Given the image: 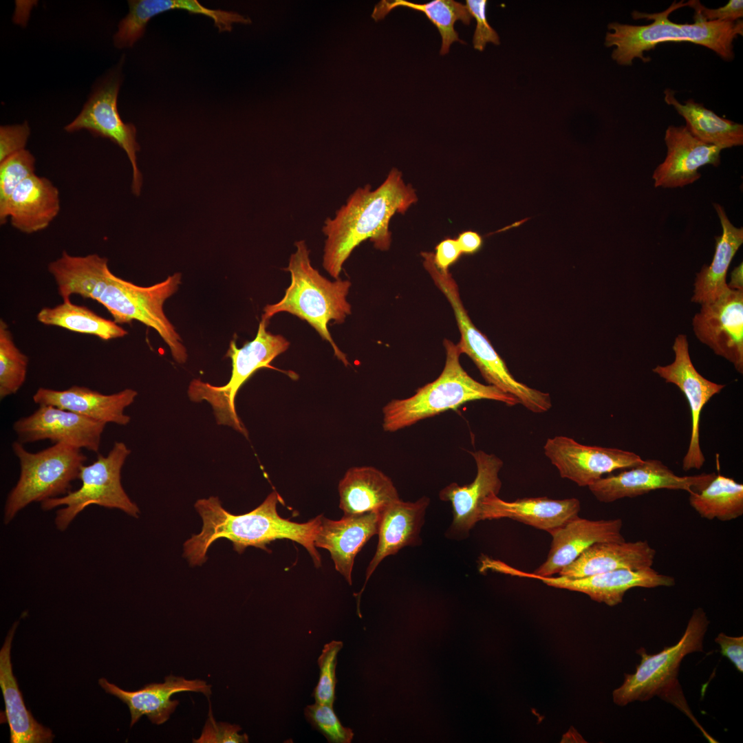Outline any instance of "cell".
<instances>
[{
  "mask_svg": "<svg viewBox=\"0 0 743 743\" xmlns=\"http://www.w3.org/2000/svg\"><path fill=\"white\" fill-rule=\"evenodd\" d=\"M47 268L63 301L70 300L73 294L80 295L103 305L118 324L133 320L141 322L159 334L176 362H186V347L163 310L164 301L177 290L180 273L142 287L113 274L106 257L97 254L72 256L66 251L50 262Z\"/></svg>",
  "mask_w": 743,
  "mask_h": 743,
  "instance_id": "1",
  "label": "cell"
},
{
  "mask_svg": "<svg viewBox=\"0 0 743 743\" xmlns=\"http://www.w3.org/2000/svg\"><path fill=\"white\" fill-rule=\"evenodd\" d=\"M417 200L414 189L404 182L396 169H391L375 190L369 184L358 188L334 217L324 222V269L332 278L339 279L343 266L354 249L367 239L376 248L388 250L391 241L389 228L391 217L397 213H404Z\"/></svg>",
  "mask_w": 743,
  "mask_h": 743,
  "instance_id": "2",
  "label": "cell"
},
{
  "mask_svg": "<svg viewBox=\"0 0 743 743\" xmlns=\"http://www.w3.org/2000/svg\"><path fill=\"white\" fill-rule=\"evenodd\" d=\"M279 495L270 493L256 508L243 515H233L225 510L217 497L200 499L195 507L202 519L201 532L184 543V556L191 566H200L207 559L210 546L224 538L233 543V549L242 553L249 546L270 551L266 545L279 539H288L302 545L311 555L316 568L321 565L314 538L322 515L305 523H297L280 517L277 510Z\"/></svg>",
  "mask_w": 743,
  "mask_h": 743,
  "instance_id": "3",
  "label": "cell"
},
{
  "mask_svg": "<svg viewBox=\"0 0 743 743\" xmlns=\"http://www.w3.org/2000/svg\"><path fill=\"white\" fill-rule=\"evenodd\" d=\"M687 6L683 1L673 2L665 10L658 13L632 12L634 19L653 20L647 25H633L612 23L608 25L605 45L615 46L612 58L618 64L630 65L638 58L648 61L643 52L663 42L687 41L701 45L713 50L722 58L730 61L734 57L733 42L737 35H743V21H706L695 19L693 23H676L669 20V14L676 10Z\"/></svg>",
  "mask_w": 743,
  "mask_h": 743,
  "instance_id": "4",
  "label": "cell"
},
{
  "mask_svg": "<svg viewBox=\"0 0 743 743\" xmlns=\"http://www.w3.org/2000/svg\"><path fill=\"white\" fill-rule=\"evenodd\" d=\"M294 245L296 250L284 269L290 274V284L279 302L264 307L261 318L269 321L274 314L285 312L307 321L330 343L335 356L347 366L346 355L333 341L327 325L330 321L341 324L351 314L347 300L351 282L340 279L332 281L324 277L312 266L305 241H297Z\"/></svg>",
  "mask_w": 743,
  "mask_h": 743,
  "instance_id": "5",
  "label": "cell"
},
{
  "mask_svg": "<svg viewBox=\"0 0 743 743\" xmlns=\"http://www.w3.org/2000/svg\"><path fill=\"white\" fill-rule=\"evenodd\" d=\"M444 345L446 360L440 376L418 389L413 396L394 399L383 407L385 431H397L473 400H495L509 407L519 404L512 395L473 378L460 364L462 354L457 345L445 339Z\"/></svg>",
  "mask_w": 743,
  "mask_h": 743,
  "instance_id": "6",
  "label": "cell"
},
{
  "mask_svg": "<svg viewBox=\"0 0 743 743\" xmlns=\"http://www.w3.org/2000/svg\"><path fill=\"white\" fill-rule=\"evenodd\" d=\"M709 621L701 607L696 608L685 631L674 645L649 654L643 647L636 651L640 662L634 674H625L621 687L614 690L613 701L625 706L634 701H646L659 696L674 702L682 695L677 680L681 662L687 654L703 652V640Z\"/></svg>",
  "mask_w": 743,
  "mask_h": 743,
  "instance_id": "7",
  "label": "cell"
},
{
  "mask_svg": "<svg viewBox=\"0 0 743 743\" xmlns=\"http://www.w3.org/2000/svg\"><path fill=\"white\" fill-rule=\"evenodd\" d=\"M428 272L453 310L461 334L457 344L461 354L469 356L488 385L515 397L519 404L533 413H542L550 409V394L517 380L486 336L473 323L461 301L458 286L449 270L432 266Z\"/></svg>",
  "mask_w": 743,
  "mask_h": 743,
  "instance_id": "8",
  "label": "cell"
},
{
  "mask_svg": "<svg viewBox=\"0 0 743 743\" xmlns=\"http://www.w3.org/2000/svg\"><path fill=\"white\" fill-rule=\"evenodd\" d=\"M12 448L20 464L19 480L9 493L4 508V523L8 524L23 508L69 493L71 483L78 478L87 457L81 449L58 442L37 453H30L19 441Z\"/></svg>",
  "mask_w": 743,
  "mask_h": 743,
  "instance_id": "9",
  "label": "cell"
},
{
  "mask_svg": "<svg viewBox=\"0 0 743 743\" xmlns=\"http://www.w3.org/2000/svg\"><path fill=\"white\" fill-rule=\"evenodd\" d=\"M268 321L261 318L255 338L242 347L238 348L234 341L230 342L226 356L232 360V372L226 385L215 386L194 379L188 389V396L192 402L206 401L211 405L218 424L231 427L246 437L247 430L236 411L237 394L255 372L268 367L290 345V342L283 336L266 330Z\"/></svg>",
  "mask_w": 743,
  "mask_h": 743,
  "instance_id": "10",
  "label": "cell"
},
{
  "mask_svg": "<svg viewBox=\"0 0 743 743\" xmlns=\"http://www.w3.org/2000/svg\"><path fill=\"white\" fill-rule=\"evenodd\" d=\"M130 453L125 443L116 442L107 455H98L91 464L81 466L78 479L82 484L78 490L41 502V508L45 510L65 506L56 512L55 524L58 530H65L83 509L91 504L117 508L132 517H138L139 508L125 493L120 480L122 467Z\"/></svg>",
  "mask_w": 743,
  "mask_h": 743,
  "instance_id": "11",
  "label": "cell"
},
{
  "mask_svg": "<svg viewBox=\"0 0 743 743\" xmlns=\"http://www.w3.org/2000/svg\"><path fill=\"white\" fill-rule=\"evenodd\" d=\"M543 450L560 476L579 486L588 487L605 474L634 467L644 460L632 451L585 445L563 435L548 438Z\"/></svg>",
  "mask_w": 743,
  "mask_h": 743,
  "instance_id": "12",
  "label": "cell"
},
{
  "mask_svg": "<svg viewBox=\"0 0 743 743\" xmlns=\"http://www.w3.org/2000/svg\"><path fill=\"white\" fill-rule=\"evenodd\" d=\"M120 86L118 78H111L93 92L79 114L65 127L67 132L86 129L96 136L109 138L127 153L133 171L131 190L138 196L142 177L137 164L140 145L136 140V128L121 119L117 99Z\"/></svg>",
  "mask_w": 743,
  "mask_h": 743,
  "instance_id": "13",
  "label": "cell"
},
{
  "mask_svg": "<svg viewBox=\"0 0 743 743\" xmlns=\"http://www.w3.org/2000/svg\"><path fill=\"white\" fill-rule=\"evenodd\" d=\"M674 361L667 365H657L652 372L666 383L676 385L687 398L691 418V437L687 451L682 460V469H700L705 457L700 444V419L704 405L725 387L703 377L692 363L687 336L678 334L673 345Z\"/></svg>",
  "mask_w": 743,
  "mask_h": 743,
  "instance_id": "14",
  "label": "cell"
},
{
  "mask_svg": "<svg viewBox=\"0 0 743 743\" xmlns=\"http://www.w3.org/2000/svg\"><path fill=\"white\" fill-rule=\"evenodd\" d=\"M715 473L679 476L658 460L649 459L618 474L603 477L588 486L595 498L611 503L633 498L658 489L682 490L691 493L702 490Z\"/></svg>",
  "mask_w": 743,
  "mask_h": 743,
  "instance_id": "15",
  "label": "cell"
},
{
  "mask_svg": "<svg viewBox=\"0 0 743 743\" xmlns=\"http://www.w3.org/2000/svg\"><path fill=\"white\" fill-rule=\"evenodd\" d=\"M696 336L743 374V290H729L701 304L692 320Z\"/></svg>",
  "mask_w": 743,
  "mask_h": 743,
  "instance_id": "16",
  "label": "cell"
},
{
  "mask_svg": "<svg viewBox=\"0 0 743 743\" xmlns=\"http://www.w3.org/2000/svg\"><path fill=\"white\" fill-rule=\"evenodd\" d=\"M106 424L71 411L41 405L30 416L15 421L13 430L21 444L50 440L98 452Z\"/></svg>",
  "mask_w": 743,
  "mask_h": 743,
  "instance_id": "17",
  "label": "cell"
},
{
  "mask_svg": "<svg viewBox=\"0 0 743 743\" xmlns=\"http://www.w3.org/2000/svg\"><path fill=\"white\" fill-rule=\"evenodd\" d=\"M509 574L535 579L548 586L581 592L594 601L611 607L622 603L625 594L632 588L671 587L676 583L673 577L661 574L652 567L640 570H616L578 579L561 576L541 577L512 567L509 569Z\"/></svg>",
  "mask_w": 743,
  "mask_h": 743,
  "instance_id": "18",
  "label": "cell"
},
{
  "mask_svg": "<svg viewBox=\"0 0 743 743\" xmlns=\"http://www.w3.org/2000/svg\"><path fill=\"white\" fill-rule=\"evenodd\" d=\"M477 466L474 480L466 485L451 483L439 493L442 501L449 502L453 508V519L446 535L451 538L463 539L480 521V510L483 501L491 494L498 495L502 483L499 473L503 461L494 454L482 450L470 452Z\"/></svg>",
  "mask_w": 743,
  "mask_h": 743,
  "instance_id": "19",
  "label": "cell"
},
{
  "mask_svg": "<svg viewBox=\"0 0 743 743\" xmlns=\"http://www.w3.org/2000/svg\"><path fill=\"white\" fill-rule=\"evenodd\" d=\"M667 155L655 169L656 188L674 189L691 184L701 177L698 169L707 164L718 166L722 149L696 138L685 126L667 127L665 135Z\"/></svg>",
  "mask_w": 743,
  "mask_h": 743,
  "instance_id": "20",
  "label": "cell"
},
{
  "mask_svg": "<svg viewBox=\"0 0 743 743\" xmlns=\"http://www.w3.org/2000/svg\"><path fill=\"white\" fill-rule=\"evenodd\" d=\"M620 518L591 520L579 516L549 533L552 537L546 560L532 573L550 577L575 561L596 543L625 541Z\"/></svg>",
  "mask_w": 743,
  "mask_h": 743,
  "instance_id": "21",
  "label": "cell"
},
{
  "mask_svg": "<svg viewBox=\"0 0 743 743\" xmlns=\"http://www.w3.org/2000/svg\"><path fill=\"white\" fill-rule=\"evenodd\" d=\"M429 504L430 499L427 496H422L415 502H404L400 499L380 511L376 551L367 568L363 589L358 594H354L357 598L358 616H361L359 610L360 594L380 563L387 556L396 554L406 546L421 544L420 533Z\"/></svg>",
  "mask_w": 743,
  "mask_h": 743,
  "instance_id": "22",
  "label": "cell"
},
{
  "mask_svg": "<svg viewBox=\"0 0 743 743\" xmlns=\"http://www.w3.org/2000/svg\"><path fill=\"white\" fill-rule=\"evenodd\" d=\"M380 512L344 515L332 520L322 515L314 538L315 547L327 550L335 569L352 584V572L356 554L369 539L378 534Z\"/></svg>",
  "mask_w": 743,
  "mask_h": 743,
  "instance_id": "23",
  "label": "cell"
},
{
  "mask_svg": "<svg viewBox=\"0 0 743 743\" xmlns=\"http://www.w3.org/2000/svg\"><path fill=\"white\" fill-rule=\"evenodd\" d=\"M98 683L107 693L117 697L128 706L131 713V726L142 715H147L153 724L164 723L179 704L177 700H171V696L176 693L200 692L206 697L211 694V686L205 681L186 680L173 675L166 677L163 683H151L133 691L123 690L104 678H100Z\"/></svg>",
  "mask_w": 743,
  "mask_h": 743,
  "instance_id": "24",
  "label": "cell"
},
{
  "mask_svg": "<svg viewBox=\"0 0 743 743\" xmlns=\"http://www.w3.org/2000/svg\"><path fill=\"white\" fill-rule=\"evenodd\" d=\"M577 498L554 499L548 497H524L508 502L491 494L484 499L480 521L508 518L550 532L579 516Z\"/></svg>",
  "mask_w": 743,
  "mask_h": 743,
  "instance_id": "25",
  "label": "cell"
},
{
  "mask_svg": "<svg viewBox=\"0 0 743 743\" xmlns=\"http://www.w3.org/2000/svg\"><path fill=\"white\" fill-rule=\"evenodd\" d=\"M128 3L129 12L120 21L113 38L115 47L119 49L132 47L142 37L151 18L171 10H183L208 17L220 32L231 31L235 23H251L249 17L234 12L209 9L197 0H134Z\"/></svg>",
  "mask_w": 743,
  "mask_h": 743,
  "instance_id": "26",
  "label": "cell"
},
{
  "mask_svg": "<svg viewBox=\"0 0 743 743\" xmlns=\"http://www.w3.org/2000/svg\"><path fill=\"white\" fill-rule=\"evenodd\" d=\"M138 395L136 390L125 389L112 394H103L85 387L74 385L65 390L40 387L33 396L35 403L71 411L105 423L126 425L131 420L124 413Z\"/></svg>",
  "mask_w": 743,
  "mask_h": 743,
  "instance_id": "27",
  "label": "cell"
},
{
  "mask_svg": "<svg viewBox=\"0 0 743 743\" xmlns=\"http://www.w3.org/2000/svg\"><path fill=\"white\" fill-rule=\"evenodd\" d=\"M656 550L646 540L596 543L559 572L569 579L582 578L616 570L652 567Z\"/></svg>",
  "mask_w": 743,
  "mask_h": 743,
  "instance_id": "28",
  "label": "cell"
},
{
  "mask_svg": "<svg viewBox=\"0 0 743 743\" xmlns=\"http://www.w3.org/2000/svg\"><path fill=\"white\" fill-rule=\"evenodd\" d=\"M59 211L58 189L49 179L34 174L13 193L7 217L14 228L32 234L48 227Z\"/></svg>",
  "mask_w": 743,
  "mask_h": 743,
  "instance_id": "29",
  "label": "cell"
},
{
  "mask_svg": "<svg viewBox=\"0 0 743 743\" xmlns=\"http://www.w3.org/2000/svg\"><path fill=\"white\" fill-rule=\"evenodd\" d=\"M19 622L13 624L0 651V687L2 690L5 713L10 728L11 743H50L52 731L39 724L27 709L16 678L10 658L11 644Z\"/></svg>",
  "mask_w": 743,
  "mask_h": 743,
  "instance_id": "30",
  "label": "cell"
},
{
  "mask_svg": "<svg viewBox=\"0 0 743 743\" xmlns=\"http://www.w3.org/2000/svg\"><path fill=\"white\" fill-rule=\"evenodd\" d=\"M338 493L344 515L380 512L400 499L391 480L372 466L349 469L339 482Z\"/></svg>",
  "mask_w": 743,
  "mask_h": 743,
  "instance_id": "31",
  "label": "cell"
},
{
  "mask_svg": "<svg viewBox=\"0 0 743 743\" xmlns=\"http://www.w3.org/2000/svg\"><path fill=\"white\" fill-rule=\"evenodd\" d=\"M722 233L715 237V250L709 266L704 265L696 274L691 301L703 304L712 302L729 290L726 274L730 263L743 243V228L735 226L722 206L713 203Z\"/></svg>",
  "mask_w": 743,
  "mask_h": 743,
  "instance_id": "32",
  "label": "cell"
},
{
  "mask_svg": "<svg viewBox=\"0 0 743 743\" xmlns=\"http://www.w3.org/2000/svg\"><path fill=\"white\" fill-rule=\"evenodd\" d=\"M665 100L684 118L688 131L700 142L722 150L743 144V125L717 116L693 100L680 103L674 91L667 89Z\"/></svg>",
  "mask_w": 743,
  "mask_h": 743,
  "instance_id": "33",
  "label": "cell"
},
{
  "mask_svg": "<svg viewBox=\"0 0 743 743\" xmlns=\"http://www.w3.org/2000/svg\"><path fill=\"white\" fill-rule=\"evenodd\" d=\"M397 7H407L424 12L438 28L442 37L441 55L449 52L453 43L458 41L464 43L459 39L454 24L457 21H461L466 25L470 24L473 17L466 5L454 0H433L423 4L407 0H382L375 6L372 17L376 21H380Z\"/></svg>",
  "mask_w": 743,
  "mask_h": 743,
  "instance_id": "34",
  "label": "cell"
},
{
  "mask_svg": "<svg viewBox=\"0 0 743 743\" xmlns=\"http://www.w3.org/2000/svg\"><path fill=\"white\" fill-rule=\"evenodd\" d=\"M36 319L44 325L94 335L103 341L121 338L128 333L114 321L98 315L86 306L73 304L70 300L42 308Z\"/></svg>",
  "mask_w": 743,
  "mask_h": 743,
  "instance_id": "35",
  "label": "cell"
},
{
  "mask_svg": "<svg viewBox=\"0 0 743 743\" xmlns=\"http://www.w3.org/2000/svg\"><path fill=\"white\" fill-rule=\"evenodd\" d=\"M689 502L706 519H736L743 515V484L716 474L702 490L689 493Z\"/></svg>",
  "mask_w": 743,
  "mask_h": 743,
  "instance_id": "36",
  "label": "cell"
},
{
  "mask_svg": "<svg viewBox=\"0 0 743 743\" xmlns=\"http://www.w3.org/2000/svg\"><path fill=\"white\" fill-rule=\"evenodd\" d=\"M28 357L17 347L8 324L0 320V398L16 394L23 385Z\"/></svg>",
  "mask_w": 743,
  "mask_h": 743,
  "instance_id": "37",
  "label": "cell"
},
{
  "mask_svg": "<svg viewBox=\"0 0 743 743\" xmlns=\"http://www.w3.org/2000/svg\"><path fill=\"white\" fill-rule=\"evenodd\" d=\"M35 158L24 149L0 162V222L8 221L9 201L14 191L35 174Z\"/></svg>",
  "mask_w": 743,
  "mask_h": 743,
  "instance_id": "38",
  "label": "cell"
},
{
  "mask_svg": "<svg viewBox=\"0 0 743 743\" xmlns=\"http://www.w3.org/2000/svg\"><path fill=\"white\" fill-rule=\"evenodd\" d=\"M342 647L341 641L332 640L324 645L322 653L318 658V665L320 669L319 678L312 694L317 703L334 706L337 682L336 677L337 655Z\"/></svg>",
  "mask_w": 743,
  "mask_h": 743,
  "instance_id": "39",
  "label": "cell"
},
{
  "mask_svg": "<svg viewBox=\"0 0 743 743\" xmlns=\"http://www.w3.org/2000/svg\"><path fill=\"white\" fill-rule=\"evenodd\" d=\"M307 721L322 733L329 742L349 743L354 737L350 728L342 725L333 707L315 702L304 709Z\"/></svg>",
  "mask_w": 743,
  "mask_h": 743,
  "instance_id": "40",
  "label": "cell"
},
{
  "mask_svg": "<svg viewBox=\"0 0 743 743\" xmlns=\"http://www.w3.org/2000/svg\"><path fill=\"white\" fill-rule=\"evenodd\" d=\"M466 6L472 17L476 20V28L473 37L474 49L483 51L486 43H500L497 32L490 25L486 17V0H466Z\"/></svg>",
  "mask_w": 743,
  "mask_h": 743,
  "instance_id": "41",
  "label": "cell"
},
{
  "mask_svg": "<svg viewBox=\"0 0 743 743\" xmlns=\"http://www.w3.org/2000/svg\"><path fill=\"white\" fill-rule=\"evenodd\" d=\"M241 727L237 724L217 722L212 714L210 704L208 718L200 738L193 740L197 743H244L248 742L246 733L239 734Z\"/></svg>",
  "mask_w": 743,
  "mask_h": 743,
  "instance_id": "42",
  "label": "cell"
},
{
  "mask_svg": "<svg viewBox=\"0 0 743 743\" xmlns=\"http://www.w3.org/2000/svg\"><path fill=\"white\" fill-rule=\"evenodd\" d=\"M30 128L27 122L0 127V162L25 149Z\"/></svg>",
  "mask_w": 743,
  "mask_h": 743,
  "instance_id": "43",
  "label": "cell"
},
{
  "mask_svg": "<svg viewBox=\"0 0 743 743\" xmlns=\"http://www.w3.org/2000/svg\"><path fill=\"white\" fill-rule=\"evenodd\" d=\"M687 6L695 10V19L706 21H735L743 17V1L730 0L726 6L718 8H707L699 1H689Z\"/></svg>",
  "mask_w": 743,
  "mask_h": 743,
  "instance_id": "44",
  "label": "cell"
},
{
  "mask_svg": "<svg viewBox=\"0 0 743 743\" xmlns=\"http://www.w3.org/2000/svg\"><path fill=\"white\" fill-rule=\"evenodd\" d=\"M715 642L720 647L721 654L728 658L737 670L743 672V636H727L720 633L715 638Z\"/></svg>",
  "mask_w": 743,
  "mask_h": 743,
  "instance_id": "45",
  "label": "cell"
},
{
  "mask_svg": "<svg viewBox=\"0 0 743 743\" xmlns=\"http://www.w3.org/2000/svg\"><path fill=\"white\" fill-rule=\"evenodd\" d=\"M461 254L456 239H445L435 247V252L433 253L434 262L438 268L448 270L449 267L458 259Z\"/></svg>",
  "mask_w": 743,
  "mask_h": 743,
  "instance_id": "46",
  "label": "cell"
},
{
  "mask_svg": "<svg viewBox=\"0 0 743 743\" xmlns=\"http://www.w3.org/2000/svg\"><path fill=\"white\" fill-rule=\"evenodd\" d=\"M456 240L462 254H474L481 248L483 244L482 236L473 230L461 233Z\"/></svg>",
  "mask_w": 743,
  "mask_h": 743,
  "instance_id": "47",
  "label": "cell"
},
{
  "mask_svg": "<svg viewBox=\"0 0 743 743\" xmlns=\"http://www.w3.org/2000/svg\"><path fill=\"white\" fill-rule=\"evenodd\" d=\"M743 264L741 263L736 266L731 273V281L727 283L728 287L734 290H743Z\"/></svg>",
  "mask_w": 743,
  "mask_h": 743,
  "instance_id": "48",
  "label": "cell"
}]
</instances>
